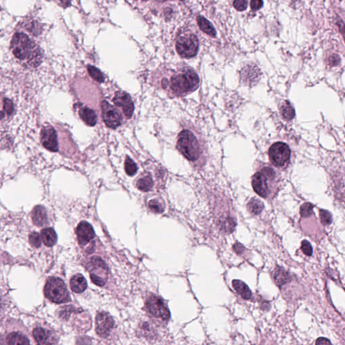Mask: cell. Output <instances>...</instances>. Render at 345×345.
Listing matches in <instances>:
<instances>
[{"label":"cell","instance_id":"cell-1","mask_svg":"<svg viewBox=\"0 0 345 345\" xmlns=\"http://www.w3.org/2000/svg\"><path fill=\"white\" fill-rule=\"evenodd\" d=\"M200 79L196 72L184 67L173 72L169 79H162V87L175 97H182L194 92L198 88Z\"/></svg>","mask_w":345,"mask_h":345},{"label":"cell","instance_id":"cell-2","mask_svg":"<svg viewBox=\"0 0 345 345\" xmlns=\"http://www.w3.org/2000/svg\"><path fill=\"white\" fill-rule=\"evenodd\" d=\"M10 48L16 58L25 61L28 66L36 68L42 61L41 49L25 33L14 34L11 41Z\"/></svg>","mask_w":345,"mask_h":345},{"label":"cell","instance_id":"cell-3","mask_svg":"<svg viewBox=\"0 0 345 345\" xmlns=\"http://www.w3.org/2000/svg\"><path fill=\"white\" fill-rule=\"evenodd\" d=\"M177 148L190 161H196L202 153L199 140L190 130L185 129L181 132L178 135Z\"/></svg>","mask_w":345,"mask_h":345},{"label":"cell","instance_id":"cell-4","mask_svg":"<svg viewBox=\"0 0 345 345\" xmlns=\"http://www.w3.org/2000/svg\"><path fill=\"white\" fill-rule=\"evenodd\" d=\"M276 178V173L270 167H264L252 177L253 188L256 194L267 198L272 192V184Z\"/></svg>","mask_w":345,"mask_h":345},{"label":"cell","instance_id":"cell-5","mask_svg":"<svg viewBox=\"0 0 345 345\" xmlns=\"http://www.w3.org/2000/svg\"><path fill=\"white\" fill-rule=\"evenodd\" d=\"M44 293L45 297L53 303H63L71 300L66 284L59 278H49L45 284Z\"/></svg>","mask_w":345,"mask_h":345},{"label":"cell","instance_id":"cell-6","mask_svg":"<svg viewBox=\"0 0 345 345\" xmlns=\"http://www.w3.org/2000/svg\"><path fill=\"white\" fill-rule=\"evenodd\" d=\"M175 48L181 57L191 58L198 53L199 41L197 36L192 32H182L177 38Z\"/></svg>","mask_w":345,"mask_h":345},{"label":"cell","instance_id":"cell-7","mask_svg":"<svg viewBox=\"0 0 345 345\" xmlns=\"http://www.w3.org/2000/svg\"><path fill=\"white\" fill-rule=\"evenodd\" d=\"M146 308L148 312L156 318L168 321L171 318L170 312L161 297L151 294L146 300Z\"/></svg>","mask_w":345,"mask_h":345},{"label":"cell","instance_id":"cell-8","mask_svg":"<svg viewBox=\"0 0 345 345\" xmlns=\"http://www.w3.org/2000/svg\"><path fill=\"white\" fill-rule=\"evenodd\" d=\"M90 279L94 284L102 287L106 284L108 277V268L104 260L100 258L94 257L87 265Z\"/></svg>","mask_w":345,"mask_h":345},{"label":"cell","instance_id":"cell-9","mask_svg":"<svg viewBox=\"0 0 345 345\" xmlns=\"http://www.w3.org/2000/svg\"><path fill=\"white\" fill-rule=\"evenodd\" d=\"M270 161L276 167H283L290 160L291 150L286 144L276 142L269 149Z\"/></svg>","mask_w":345,"mask_h":345},{"label":"cell","instance_id":"cell-10","mask_svg":"<svg viewBox=\"0 0 345 345\" xmlns=\"http://www.w3.org/2000/svg\"><path fill=\"white\" fill-rule=\"evenodd\" d=\"M102 117L106 126L110 128H116L121 125L122 122V115L116 108L106 101L101 103Z\"/></svg>","mask_w":345,"mask_h":345},{"label":"cell","instance_id":"cell-11","mask_svg":"<svg viewBox=\"0 0 345 345\" xmlns=\"http://www.w3.org/2000/svg\"><path fill=\"white\" fill-rule=\"evenodd\" d=\"M114 325V319L109 313L101 312L96 316V332L100 337H107Z\"/></svg>","mask_w":345,"mask_h":345},{"label":"cell","instance_id":"cell-12","mask_svg":"<svg viewBox=\"0 0 345 345\" xmlns=\"http://www.w3.org/2000/svg\"><path fill=\"white\" fill-rule=\"evenodd\" d=\"M41 142L45 149L52 152H57L59 150L57 135L55 129L52 126H45L41 130Z\"/></svg>","mask_w":345,"mask_h":345},{"label":"cell","instance_id":"cell-13","mask_svg":"<svg viewBox=\"0 0 345 345\" xmlns=\"http://www.w3.org/2000/svg\"><path fill=\"white\" fill-rule=\"evenodd\" d=\"M113 101L115 106L122 108L127 118H131L134 110V106L129 94L123 91L117 92Z\"/></svg>","mask_w":345,"mask_h":345},{"label":"cell","instance_id":"cell-14","mask_svg":"<svg viewBox=\"0 0 345 345\" xmlns=\"http://www.w3.org/2000/svg\"><path fill=\"white\" fill-rule=\"evenodd\" d=\"M37 345H57V341L53 332L43 327H37L32 332Z\"/></svg>","mask_w":345,"mask_h":345},{"label":"cell","instance_id":"cell-15","mask_svg":"<svg viewBox=\"0 0 345 345\" xmlns=\"http://www.w3.org/2000/svg\"><path fill=\"white\" fill-rule=\"evenodd\" d=\"M77 235L79 244L82 246L88 244L95 236L93 227L86 221L80 222L78 225Z\"/></svg>","mask_w":345,"mask_h":345},{"label":"cell","instance_id":"cell-16","mask_svg":"<svg viewBox=\"0 0 345 345\" xmlns=\"http://www.w3.org/2000/svg\"><path fill=\"white\" fill-rule=\"evenodd\" d=\"M32 222L37 227H43L48 223V214L45 207L37 206L32 212Z\"/></svg>","mask_w":345,"mask_h":345},{"label":"cell","instance_id":"cell-17","mask_svg":"<svg viewBox=\"0 0 345 345\" xmlns=\"http://www.w3.org/2000/svg\"><path fill=\"white\" fill-rule=\"evenodd\" d=\"M6 345H30L29 340L24 334L20 332H12L5 339Z\"/></svg>","mask_w":345,"mask_h":345},{"label":"cell","instance_id":"cell-18","mask_svg":"<svg viewBox=\"0 0 345 345\" xmlns=\"http://www.w3.org/2000/svg\"><path fill=\"white\" fill-rule=\"evenodd\" d=\"M70 287L72 292L81 293L87 288V282L82 274H77L70 280Z\"/></svg>","mask_w":345,"mask_h":345},{"label":"cell","instance_id":"cell-19","mask_svg":"<svg viewBox=\"0 0 345 345\" xmlns=\"http://www.w3.org/2000/svg\"><path fill=\"white\" fill-rule=\"evenodd\" d=\"M233 287L236 292L245 300H249L252 298V292L248 286L243 281L234 280L232 282Z\"/></svg>","mask_w":345,"mask_h":345},{"label":"cell","instance_id":"cell-20","mask_svg":"<svg viewBox=\"0 0 345 345\" xmlns=\"http://www.w3.org/2000/svg\"><path fill=\"white\" fill-rule=\"evenodd\" d=\"M41 238L44 244L48 247H52L57 243V236L55 231L52 228H46L41 231Z\"/></svg>","mask_w":345,"mask_h":345},{"label":"cell","instance_id":"cell-21","mask_svg":"<svg viewBox=\"0 0 345 345\" xmlns=\"http://www.w3.org/2000/svg\"><path fill=\"white\" fill-rule=\"evenodd\" d=\"M197 22H198V26L200 29L206 34L211 36V37H216V32L214 26L210 21H208L203 16H199L197 17Z\"/></svg>","mask_w":345,"mask_h":345},{"label":"cell","instance_id":"cell-22","mask_svg":"<svg viewBox=\"0 0 345 345\" xmlns=\"http://www.w3.org/2000/svg\"><path fill=\"white\" fill-rule=\"evenodd\" d=\"M273 278L276 284L279 287H282L291 281L290 274L281 267H277L274 270Z\"/></svg>","mask_w":345,"mask_h":345},{"label":"cell","instance_id":"cell-23","mask_svg":"<svg viewBox=\"0 0 345 345\" xmlns=\"http://www.w3.org/2000/svg\"><path fill=\"white\" fill-rule=\"evenodd\" d=\"M81 119L88 126H94L97 124V117L95 112L88 107H83L80 110Z\"/></svg>","mask_w":345,"mask_h":345},{"label":"cell","instance_id":"cell-24","mask_svg":"<svg viewBox=\"0 0 345 345\" xmlns=\"http://www.w3.org/2000/svg\"><path fill=\"white\" fill-rule=\"evenodd\" d=\"M136 186L138 189L144 192L151 190L153 186V181L151 175H146L144 178L140 179L137 182Z\"/></svg>","mask_w":345,"mask_h":345},{"label":"cell","instance_id":"cell-25","mask_svg":"<svg viewBox=\"0 0 345 345\" xmlns=\"http://www.w3.org/2000/svg\"><path fill=\"white\" fill-rule=\"evenodd\" d=\"M247 207L250 213L254 215H258L263 211L264 205L260 200L252 198L247 204Z\"/></svg>","mask_w":345,"mask_h":345},{"label":"cell","instance_id":"cell-26","mask_svg":"<svg viewBox=\"0 0 345 345\" xmlns=\"http://www.w3.org/2000/svg\"><path fill=\"white\" fill-rule=\"evenodd\" d=\"M281 113L285 120H292L295 117V110L288 101L283 103L281 107Z\"/></svg>","mask_w":345,"mask_h":345},{"label":"cell","instance_id":"cell-27","mask_svg":"<svg viewBox=\"0 0 345 345\" xmlns=\"http://www.w3.org/2000/svg\"><path fill=\"white\" fill-rule=\"evenodd\" d=\"M125 170L126 173L130 176H133L138 171V167L136 164L129 157H126L125 161Z\"/></svg>","mask_w":345,"mask_h":345},{"label":"cell","instance_id":"cell-28","mask_svg":"<svg viewBox=\"0 0 345 345\" xmlns=\"http://www.w3.org/2000/svg\"><path fill=\"white\" fill-rule=\"evenodd\" d=\"M87 68L88 73H89L90 77L93 78L94 80H95L99 82H104V76L103 75L102 72H101L100 70L97 69V68H95V67L92 66H88Z\"/></svg>","mask_w":345,"mask_h":345},{"label":"cell","instance_id":"cell-29","mask_svg":"<svg viewBox=\"0 0 345 345\" xmlns=\"http://www.w3.org/2000/svg\"><path fill=\"white\" fill-rule=\"evenodd\" d=\"M149 207L152 212L162 213L164 211V207L159 200H152L149 202Z\"/></svg>","mask_w":345,"mask_h":345},{"label":"cell","instance_id":"cell-30","mask_svg":"<svg viewBox=\"0 0 345 345\" xmlns=\"http://www.w3.org/2000/svg\"><path fill=\"white\" fill-rule=\"evenodd\" d=\"M29 243L32 247L38 248L41 245V236L37 232L31 233L29 235Z\"/></svg>","mask_w":345,"mask_h":345},{"label":"cell","instance_id":"cell-31","mask_svg":"<svg viewBox=\"0 0 345 345\" xmlns=\"http://www.w3.org/2000/svg\"><path fill=\"white\" fill-rule=\"evenodd\" d=\"M313 205L310 203L303 204L301 207L300 214L302 217H308L313 213Z\"/></svg>","mask_w":345,"mask_h":345},{"label":"cell","instance_id":"cell-32","mask_svg":"<svg viewBox=\"0 0 345 345\" xmlns=\"http://www.w3.org/2000/svg\"><path fill=\"white\" fill-rule=\"evenodd\" d=\"M319 216H320L321 222L323 225H328L332 223V215L328 211L320 210L319 211Z\"/></svg>","mask_w":345,"mask_h":345},{"label":"cell","instance_id":"cell-33","mask_svg":"<svg viewBox=\"0 0 345 345\" xmlns=\"http://www.w3.org/2000/svg\"><path fill=\"white\" fill-rule=\"evenodd\" d=\"M301 250H302L303 254H305V255L308 256L312 255L313 250H312V245H311L310 242L306 241V240H303L302 241Z\"/></svg>","mask_w":345,"mask_h":345},{"label":"cell","instance_id":"cell-34","mask_svg":"<svg viewBox=\"0 0 345 345\" xmlns=\"http://www.w3.org/2000/svg\"><path fill=\"white\" fill-rule=\"evenodd\" d=\"M3 109L6 112L7 114H12L14 111V106L12 101L8 99H5L3 101Z\"/></svg>","mask_w":345,"mask_h":345},{"label":"cell","instance_id":"cell-35","mask_svg":"<svg viewBox=\"0 0 345 345\" xmlns=\"http://www.w3.org/2000/svg\"><path fill=\"white\" fill-rule=\"evenodd\" d=\"M235 8L238 11H243L247 8V1H235L234 2Z\"/></svg>","mask_w":345,"mask_h":345},{"label":"cell","instance_id":"cell-36","mask_svg":"<svg viewBox=\"0 0 345 345\" xmlns=\"http://www.w3.org/2000/svg\"><path fill=\"white\" fill-rule=\"evenodd\" d=\"M251 8L252 10H258L261 8L263 5V1L256 0V1H252L250 2Z\"/></svg>","mask_w":345,"mask_h":345},{"label":"cell","instance_id":"cell-37","mask_svg":"<svg viewBox=\"0 0 345 345\" xmlns=\"http://www.w3.org/2000/svg\"><path fill=\"white\" fill-rule=\"evenodd\" d=\"M316 345H332L331 342L328 339L326 338L321 337L319 338L317 341H316Z\"/></svg>","mask_w":345,"mask_h":345}]
</instances>
